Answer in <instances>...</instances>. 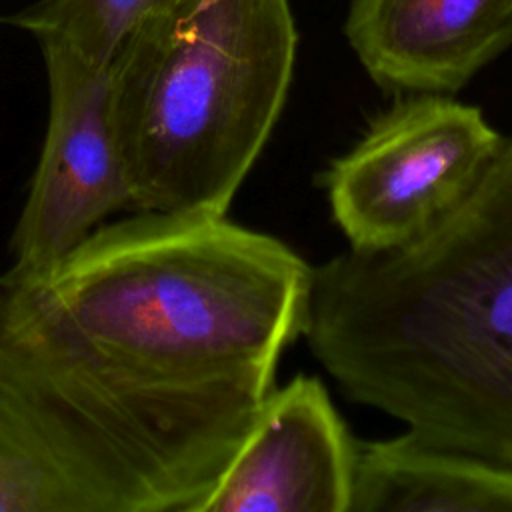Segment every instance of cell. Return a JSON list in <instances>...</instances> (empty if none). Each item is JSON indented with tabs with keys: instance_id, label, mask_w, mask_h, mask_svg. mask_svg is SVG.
<instances>
[{
	"instance_id": "6da1fadb",
	"label": "cell",
	"mask_w": 512,
	"mask_h": 512,
	"mask_svg": "<svg viewBox=\"0 0 512 512\" xmlns=\"http://www.w3.org/2000/svg\"><path fill=\"white\" fill-rule=\"evenodd\" d=\"M302 336L350 400L512 464V138L410 242L312 266Z\"/></svg>"
},
{
	"instance_id": "7a4b0ae2",
	"label": "cell",
	"mask_w": 512,
	"mask_h": 512,
	"mask_svg": "<svg viewBox=\"0 0 512 512\" xmlns=\"http://www.w3.org/2000/svg\"><path fill=\"white\" fill-rule=\"evenodd\" d=\"M312 266L226 214L136 212L34 274L0 276V322L142 372L274 384L304 334Z\"/></svg>"
},
{
	"instance_id": "3957f363",
	"label": "cell",
	"mask_w": 512,
	"mask_h": 512,
	"mask_svg": "<svg viewBox=\"0 0 512 512\" xmlns=\"http://www.w3.org/2000/svg\"><path fill=\"white\" fill-rule=\"evenodd\" d=\"M272 388L142 372L0 322V512H202Z\"/></svg>"
},
{
	"instance_id": "277c9868",
	"label": "cell",
	"mask_w": 512,
	"mask_h": 512,
	"mask_svg": "<svg viewBox=\"0 0 512 512\" xmlns=\"http://www.w3.org/2000/svg\"><path fill=\"white\" fill-rule=\"evenodd\" d=\"M288 0H172L112 60V114L136 212L226 214L288 96Z\"/></svg>"
},
{
	"instance_id": "5b68a950",
	"label": "cell",
	"mask_w": 512,
	"mask_h": 512,
	"mask_svg": "<svg viewBox=\"0 0 512 512\" xmlns=\"http://www.w3.org/2000/svg\"><path fill=\"white\" fill-rule=\"evenodd\" d=\"M502 140L478 106L448 94L394 104L324 174L348 248L386 250L428 230L470 190Z\"/></svg>"
},
{
	"instance_id": "8992f818",
	"label": "cell",
	"mask_w": 512,
	"mask_h": 512,
	"mask_svg": "<svg viewBox=\"0 0 512 512\" xmlns=\"http://www.w3.org/2000/svg\"><path fill=\"white\" fill-rule=\"evenodd\" d=\"M48 122L28 196L10 240L8 274H34L72 252L132 192L112 114V62L94 66L40 42Z\"/></svg>"
},
{
	"instance_id": "52a82bcc",
	"label": "cell",
	"mask_w": 512,
	"mask_h": 512,
	"mask_svg": "<svg viewBox=\"0 0 512 512\" xmlns=\"http://www.w3.org/2000/svg\"><path fill=\"white\" fill-rule=\"evenodd\" d=\"M358 442L318 376L272 388L202 512H350Z\"/></svg>"
},
{
	"instance_id": "ba28073f",
	"label": "cell",
	"mask_w": 512,
	"mask_h": 512,
	"mask_svg": "<svg viewBox=\"0 0 512 512\" xmlns=\"http://www.w3.org/2000/svg\"><path fill=\"white\" fill-rule=\"evenodd\" d=\"M344 32L384 90L452 94L512 44V0H352Z\"/></svg>"
},
{
	"instance_id": "9c48e42d",
	"label": "cell",
	"mask_w": 512,
	"mask_h": 512,
	"mask_svg": "<svg viewBox=\"0 0 512 512\" xmlns=\"http://www.w3.org/2000/svg\"><path fill=\"white\" fill-rule=\"evenodd\" d=\"M350 512H512V464L408 430L360 442Z\"/></svg>"
},
{
	"instance_id": "30bf717a",
	"label": "cell",
	"mask_w": 512,
	"mask_h": 512,
	"mask_svg": "<svg viewBox=\"0 0 512 512\" xmlns=\"http://www.w3.org/2000/svg\"><path fill=\"white\" fill-rule=\"evenodd\" d=\"M172 0H40L14 16L38 42H54L94 66H108L124 42Z\"/></svg>"
}]
</instances>
